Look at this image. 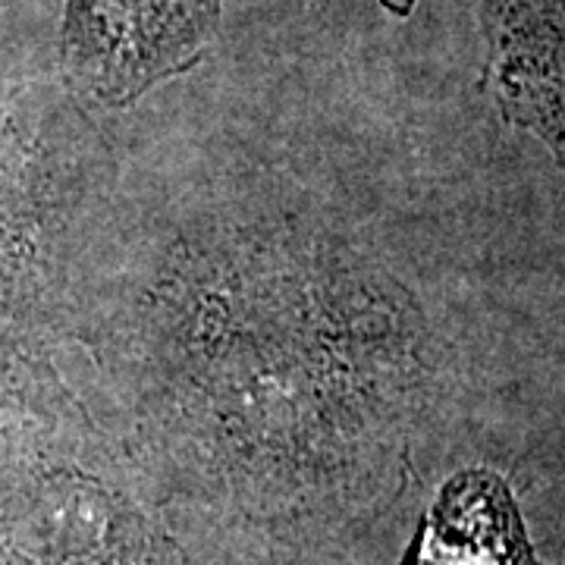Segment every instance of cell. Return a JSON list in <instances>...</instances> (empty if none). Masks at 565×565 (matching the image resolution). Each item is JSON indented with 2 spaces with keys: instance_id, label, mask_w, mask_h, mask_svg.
I'll return each instance as SVG.
<instances>
[{
  "instance_id": "3",
  "label": "cell",
  "mask_w": 565,
  "mask_h": 565,
  "mask_svg": "<svg viewBox=\"0 0 565 565\" xmlns=\"http://www.w3.org/2000/svg\"><path fill=\"white\" fill-rule=\"evenodd\" d=\"M386 10H393L396 17H408L412 13V7H415V0H381Z\"/></svg>"
},
{
  "instance_id": "2",
  "label": "cell",
  "mask_w": 565,
  "mask_h": 565,
  "mask_svg": "<svg viewBox=\"0 0 565 565\" xmlns=\"http://www.w3.org/2000/svg\"><path fill=\"white\" fill-rule=\"evenodd\" d=\"M403 565H541L512 490L497 471L452 475L418 525Z\"/></svg>"
},
{
  "instance_id": "1",
  "label": "cell",
  "mask_w": 565,
  "mask_h": 565,
  "mask_svg": "<svg viewBox=\"0 0 565 565\" xmlns=\"http://www.w3.org/2000/svg\"><path fill=\"white\" fill-rule=\"evenodd\" d=\"M221 0H66L63 63L92 98L126 107L202 61Z\"/></svg>"
}]
</instances>
